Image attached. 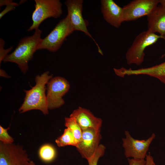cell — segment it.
I'll return each mask as SVG.
<instances>
[{
    "label": "cell",
    "instance_id": "8",
    "mask_svg": "<svg viewBox=\"0 0 165 165\" xmlns=\"http://www.w3.org/2000/svg\"><path fill=\"white\" fill-rule=\"evenodd\" d=\"M26 151L18 145L0 142V165H29Z\"/></svg>",
    "mask_w": 165,
    "mask_h": 165
},
{
    "label": "cell",
    "instance_id": "17",
    "mask_svg": "<svg viewBox=\"0 0 165 165\" xmlns=\"http://www.w3.org/2000/svg\"><path fill=\"white\" fill-rule=\"evenodd\" d=\"M55 142L59 147L67 145L76 147L77 146L72 132L68 128L64 130L63 134L55 140Z\"/></svg>",
    "mask_w": 165,
    "mask_h": 165
},
{
    "label": "cell",
    "instance_id": "15",
    "mask_svg": "<svg viewBox=\"0 0 165 165\" xmlns=\"http://www.w3.org/2000/svg\"><path fill=\"white\" fill-rule=\"evenodd\" d=\"M130 73L131 75H148L157 79L165 84V62L150 67L131 69Z\"/></svg>",
    "mask_w": 165,
    "mask_h": 165
},
{
    "label": "cell",
    "instance_id": "5",
    "mask_svg": "<svg viewBox=\"0 0 165 165\" xmlns=\"http://www.w3.org/2000/svg\"><path fill=\"white\" fill-rule=\"evenodd\" d=\"M35 9L32 15V24L28 31L38 29L41 23L50 17L57 18L63 13L62 4L59 0H35Z\"/></svg>",
    "mask_w": 165,
    "mask_h": 165
},
{
    "label": "cell",
    "instance_id": "18",
    "mask_svg": "<svg viewBox=\"0 0 165 165\" xmlns=\"http://www.w3.org/2000/svg\"><path fill=\"white\" fill-rule=\"evenodd\" d=\"M38 154L42 161L48 163L52 161L55 159L56 152L53 146L50 144H46L41 147Z\"/></svg>",
    "mask_w": 165,
    "mask_h": 165
},
{
    "label": "cell",
    "instance_id": "1",
    "mask_svg": "<svg viewBox=\"0 0 165 165\" xmlns=\"http://www.w3.org/2000/svg\"><path fill=\"white\" fill-rule=\"evenodd\" d=\"M53 75L46 71L35 77V85L28 90H24L25 96L19 111L23 113L32 110H38L45 115L48 114V104L46 91V86Z\"/></svg>",
    "mask_w": 165,
    "mask_h": 165
},
{
    "label": "cell",
    "instance_id": "25",
    "mask_svg": "<svg viewBox=\"0 0 165 165\" xmlns=\"http://www.w3.org/2000/svg\"><path fill=\"white\" fill-rule=\"evenodd\" d=\"M146 165H152L154 162L153 158L150 153L147 155L146 157Z\"/></svg>",
    "mask_w": 165,
    "mask_h": 165
},
{
    "label": "cell",
    "instance_id": "29",
    "mask_svg": "<svg viewBox=\"0 0 165 165\" xmlns=\"http://www.w3.org/2000/svg\"><path fill=\"white\" fill-rule=\"evenodd\" d=\"M152 165H156V164H155L154 162H153V164H152Z\"/></svg>",
    "mask_w": 165,
    "mask_h": 165
},
{
    "label": "cell",
    "instance_id": "2",
    "mask_svg": "<svg viewBox=\"0 0 165 165\" xmlns=\"http://www.w3.org/2000/svg\"><path fill=\"white\" fill-rule=\"evenodd\" d=\"M42 31L38 29L35 30L32 35L22 38L14 51L8 55L3 61L16 64L21 72L26 73L28 69V61L32 60L34 53L38 50L42 39Z\"/></svg>",
    "mask_w": 165,
    "mask_h": 165
},
{
    "label": "cell",
    "instance_id": "9",
    "mask_svg": "<svg viewBox=\"0 0 165 165\" xmlns=\"http://www.w3.org/2000/svg\"><path fill=\"white\" fill-rule=\"evenodd\" d=\"M83 0H67L64 3L67 7V15L69 18L73 29L84 32L90 37L97 46L98 52L103 55L102 52L98 45L92 37L87 28V21L83 18L82 15Z\"/></svg>",
    "mask_w": 165,
    "mask_h": 165
},
{
    "label": "cell",
    "instance_id": "23",
    "mask_svg": "<svg viewBox=\"0 0 165 165\" xmlns=\"http://www.w3.org/2000/svg\"><path fill=\"white\" fill-rule=\"evenodd\" d=\"M16 6L12 5L6 6L5 8L0 13V19L8 12L12 10H14Z\"/></svg>",
    "mask_w": 165,
    "mask_h": 165
},
{
    "label": "cell",
    "instance_id": "6",
    "mask_svg": "<svg viewBox=\"0 0 165 165\" xmlns=\"http://www.w3.org/2000/svg\"><path fill=\"white\" fill-rule=\"evenodd\" d=\"M124 134L125 137L122 138V141L126 157L139 159L146 158L149 147L156 137L155 134L152 133L145 140H140L133 138L128 130H125Z\"/></svg>",
    "mask_w": 165,
    "mask_h": 165
},
{
    "label": "cell",
    "instance_id": "11",
    "mask_svg": "<svg viewBox=\"0 0 165 165\" xmlns=\"http://www.w3.org/2000/svg\"><path fill=\"white\" fill-rule=\"evenodd\" d=\"M100 132L91 128L82 130L81 140L76 148L82 157L87 160L94 154L100 145Z\"/></svg>",
    "mask_w": 165,
    "mask_h": 165
},
{
    "label": "cell",
    "instance_id": "19",
    "mask_svg": "<svg viewBox=\"0 0 165 165\" xmlns=\"http://www.w3.org/2000/svg\"><path fill=\"white\" fill-rule=\"evenodd\" d=\"M105 149L104 145L100 144L94 154L87 160L88 165H97L99 158L104 154Z\"/></svg>",
    "mask_w": 165,
    "mask_h": 165
},
{
    "label": "cell",
    "instance_id": "16",
    "mask_svg": "<svg viewBox=\"0 0 165 165\" xmlns=\"http://www.w3.org/2000/svg\"><path fill=\"white\" fill-rule=\"evenodd\" d=\"M65 126L67 128H69L72 132L75 141L78 145L81 139L82 130L75 119L71 116L69 117H65Z\"/></svg>",
    "mask_w": 165,
    "mask_h": 165
},
{
    "label": "cell",
    "instance_id": "24",
    "mask_svg": "<svg viewBox=\"0 0 165 165\" xmlns=\"http://www.w3.org/2000/svg\"><path fill=\"white\" fill-rule=\"evenodd\" d=\"M9 5H12L17 6H19V4L18 3L13 2V1L11 0H0V7L2 6L3 5L7 6Z\"/></svg>",
    "mask_w": 165,
    "mask_h": 165
},
{
    "label": "cell",
    "instance_id": "20",
    "mask_svg": "<svg viewBox=\"0 0 165 165\" xmlns=\"http://www.w3.org/2000/svg\"><path fill=\"white\" fill-rule=\"evenodd\" d=\"M9 127L5 129L0 126V140L1 142L6 144L13 143L14 140L8 134L7 130Z\"/></svg>",
    "mask_w": 165,
    "mask_h": 165
},
{
    "label": "cell",
    "instance_id": "13",
    "mask_svg": "<svg viewBox=\"0 0 165 165\" xmlns=\"http://www.w3.org/2000/svg\"><path fill=\"white\" fill-rule=\"evenodd\" d=\"M70 116L75 118L82 130L91 128L100 130L102 120L95 116L89 110L79 107Z\"/></svg>",
    "mask_w": 165,
    "mask_h": 165
},
{
    "label": "cell",
    "instance_id": "4",
    "mask_svg": "<svg viewBox=\"0 0 165 165\" xmlns=\"http://www.w3.org/2000/svg\"><path fill=\"white\" fill-rule=\"evenodd\" d=\"M74 31L68 15L61 20L44 38L42 39L38 50L46 49L52 52L57 51L66 38Z\"/></svg>",
    "mask_w": 165,
    "mask_h": 165
},
{
    "label": "cell",
    "instance_id": "7",
    "mask_svg": "<svg viewBox=\"0 0 165 165\" xmlns=\"http://www.w3.org/2000/svg\"><path fill=\"white\" fill-rule=\"evenodd\" d=\"M46 87L49 109L57 108L63 105L64 101L62 97L70 88L68 81L62 77H52L47 83Z\"/></svg>",
    "mask_w": 165,
    "mask_h": 165
},
{
    "label": "cell",
    "instance_id": "22",
    "mask_svg": "<svg viewBox=\"0 0 165 165\" xmlns=\"http://www.w3.org/2000/svg\"><path fill=\"white\" fill-rule=\"evenodd\" d=\"M128 164L127 165H146V161L145 159H135L128 158Z\"/></svg>",
    "mask_w": 165,
    "mask_h": 165
},
{
    "label": "cell",
    "instance_id": "27",
    "mask_svg": "<svg viewBox=\"0 0 165 165\" xmlns=\"http://www.w3.org/2000/svg\"><path fill=\"white\" fill-rule=\"evenodd\" d=\"M159 3L165 7V0H159Z\"/></svg>",
    "mask_w": 165,
    "mask_h": 165
},
{
    "label": "cell",
    "instance_id": "12",
    "mask_svg": "<svg viewBox=\"0 0 165 165\" xmlns=\"http://www.w3.org/2000/svg\"><path fill=\"white\" fill-rule=\"evenodd\" d=\"M101 10L105 20L111 26L119 28L124 22L123 8L112 0H101Z\"/></svg>",
    "mask_w": 165,
    "mask_h": 165
},
{
    "label": "cell",
    "instance_id": "3",
    "mask_svg": "<svg viewBox=\"0 0 165 165\" xmlns=\"http://www.w3.org/2000/svg\"><path fill=\"white\" fill-rule=\"evenodd\" d=\"M160 38L164 39L162 36L148 30L139 34L126 53V58L127 64L141 65L144 60L145 48L156 43Z\"/></svg>",
    "mask_w": 165,
    "mask_h": 165
},
{
    "label": "cell",
    "instance_id": "14",
    "mask_svg": "<svg viewBox=\"0 0 165 165\" xmlns=\"http://www.w3.org/2000/svg\"><path fill=\"white\" fill-rule=\"evenodd\" d=\"M148 29L158 33L165 41V7L158 5L147 16ZM165 56V53L162 57Z\"/></svg>",
    "mask_w": 165,
    "mask_h": 165
},
{
    "label": "cell",
    "instance_id": "21",
    "mask_svg": "<svg viewBox=\"0 0 165 165\" xmlns=\"http://www.w3.org/2000/svg\"><path fill=\"white\" fill-rule=\"evenodd\" d=\"M5 44L4 41L1 38H0V63L3 61L5 57L8 55L7 54L13 49V47L11 46L7 49H4Z\"/></svg>",
    "mask_w": 165,
    "mask_h": 165
},
{
    "label": "cell",
    "instance_id": "28",
    "mask_svg": "<svg viewBox=\"0 0 165 165\" xmlns=\"http://www.w3.org/2000/svg\"><path fill=\"white\" fill-rule=\"evenodd\" d=\"M29 165H35V164L33 161H30L29 163Z\"/></svg>",
    "mask_w": 165,
    "mask_h": 165
},
{
    "label": "cell",
    "instance_id": "10",
    "mask_svg": "<svg viewBox=\"0 0 165 165\" xmlns=\"http://www.w3.org/2000/svg\"><path fill=\"white\" fill-rule=\"evenodd\" d=\"M159 4V0H134L123 8L124 21L148 15Z\"/></svg>",
    "mask_w": 165,
    "mask_h": 165
},
{
    "label": "cell",
    "instance_id": "26",
    "mask_svg": "<svg viewBox=\"0 0 165 165\" xmlns=\"http://www.w3.org/2000/svg\"><path fill=\"white\" fill-rule=\"evenodd\" d=\"M0 76L6 78H9V76L6 73L5 71L2 69L0 70Z\"/></svg>",
    "mask_w": 165,
    "mask_h": 165
}]
</instances>
